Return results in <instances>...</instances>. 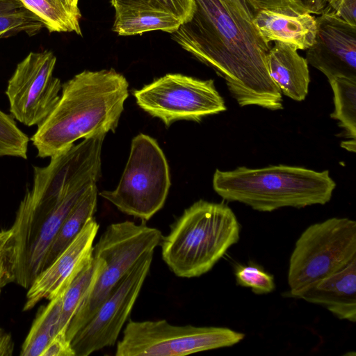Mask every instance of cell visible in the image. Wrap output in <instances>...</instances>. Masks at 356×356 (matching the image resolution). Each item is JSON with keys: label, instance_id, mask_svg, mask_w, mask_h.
Returning <instances> with one entry per match:
<instances>
[{"label": "cell", "instance_id": "cell-26", "mask_svg": "<svg viewBox=\"0 0 356 356\" xmlns=\"http://www.w3.org/2000/svg\"><path fill=\"white\" fill-rule=\"evenodd\" d=\"M116 6L154 9L170 13L181 23L188 21L193 12V0H116Z\"/></svg>", "mask_w": 356, "mask_h": 356}, {"label": "cell", "instance_id": "cell-9", "mask_svg": "<svg viewBox=\"0 0 356 356\" xmlns=\"http://www.w3.org/2000/svg\"><path fill=\"white\" fill-rule=\"evenodd\" d=\"M245 337L222 327L179 326L165 320H130L117 343L116 356H181L232 346Z\"/></svg>", "mask_w": 356, "mask_h": 356}, {"label": "cell", "instance_id": "cell-19", "mask_svg": "<svg viewBox=\"0 0 356 356\" xmlns=\"http://www.w3.org/2000/svg\"><path fill=\"white\" fill-rule=\"evenodd\" d=\"M97 184L91 186L70 211L48 250L43 270L57 258L93 217L97 207Z\"/></svg>", "mask_w": 356, "mask_h": 356}, {"label": "cell", "instance_id": "cell-2", "mask_svg": "<svg viewBox=\"0 0 356 356\" xmlns=\"http://www.w3.org/2000/svg\"><path fill=\"white\" fill-rule=\"evenodd\" d=\"M128 86L113 69L85 70L62 84L58 103L30 139L38 156L51 157L80 138L115 131Z\"/></svg>", "mask_w": 356, "mask_h": 356}, {"label": "cell", "instance_id": "cell-4", "mask_svg": "<svg viewBox=\"0 0 356 356\" xmlns=\"http://www.w3.org/2000/svg\"><path fill=\"white\" fill-rule=\"evenodd\" d=\"M240 231L227 204L200 200L185 209L162 237V258L178 277L201 276L239 241Z\"/></svg>", "mask_w": 356, "mask_h": 356}, {"label": "cell", "instance_id": "cell-30", "mask_svg": "<svg viewBox=\"0 0 356 356\" xmlns=\"http://www.w3.org/2000/svg\"><path fill=\"white\" fill-rule=\"evenodd\" d=\"M332 13L343 21L356 26V0H332L323 13Z\"/></svg>", "mask_w": 356, "mask_h": 356}, {"label": "cell", "instance_id": "cell-37", "mask_svg": "<svg viewBox=\"0 0 356 356\" xmlns=\"http://www.w3.org/2000/svg\"><path fill=\"white\" fill-rule=\"evenodd\" d=\"M115 1H116V0H111V5H112L113 6H114V5H115Z\"/></svg>", "mask_w": 356, "mask_h": 356}, {"label": "cell", "instance_id": "cell-22", "mask_svg": "<svg viewBox=\"0 0 356 356\" xmlns=\"http://www.w3.org/2000/svg\"><path fill=\"white\" fill-rule=\"evenodd\" d=\"M25 7L39 17L49 32H75L81 35L78 8L63 0H20Z\"/></svg>", "mask_w": 356, "mask_h": 356}, {"label": "cell", "instance_id": "cell-6", "mask_svg": "<svg viewBox=\"0 0 356 356\" xmlns=\"http://www.w3.org/2000/svg\"><path fill=\"white\" fill-rule=\"evenodd\" d=\"M356 259V222L333 217L307 227L289 259V296H301Z\"/></svg>", "mask_w": 356, "mask_h": 356}, {"label": "cell", "instance_id": "cell-3", "mask_svg": "<svg viewBox=\"0 0 356 356\" xmlns=\"http://www.w3.org/2000/svg\"><path fill=\"white\" fill-rule=\"evenodd\" d=\"M335 187L327 170L318 172L282 164L261 168L241 166L227 171L217 169L213 177V190L223 200L263 212L325 204L331 200Z\"/></svg>", "mask_w": 356, "mask_h": 356}, {"label": "cell", "instance_id": "cell-28", "mask_svg": "<svg viewBox=\"0 0 356 356\" xmlns=\"http://www.w3.org/2000/svg\"><path fill=\"white\" fill-rule=\"evenodd\" d=\"M16 248L13 229L0 231V289L15 282L16 273Z\"/></svg>", "mask_w": 356, "mask_h": 356}, {"label": "cell", "instance_id": "cell-23", "mask_svg": "<svg viewBox=\"0 0 356 356\" xmlns=\"http://www.w3.org/2000/svg\"><path fill=\"white\" fill-rule=\"evenodd\" d=\"M42 28V21L20 0H0V39L21 32L33 35Z\"/></svg>", "mask_w": 356, "mask_h": 356}, {"label": "cell", "instance_id": "cell-24", "mask_svg": "<svg viewBox=\"0 0 356 356\" xmlns=\"http://www.w3.org/2000/svg\"><path fill=\"white\" fill-rule=\"evenodd\" d=\"M334 95V110L330 117L339 122L348 137L356 136V80L338 78L329 81Z\"/></svg>", "mask_w": 356, "mask_h": 356}, {"label": "cell", "instance_id": "cell-35", "mask_svg": "<svg viewBox=\"0 0 356 356\" xmlns=\"http://www.w3.org/2000/svg\"><path fill=\"white\" fill-rule=\"evenodd\" d=\"M341 146L348 151L355 152V140H350L349 141L343 142Z\"/></svg>", "mask_w": 356, "mask_h": 356}, {"label": "cell", "instance_id": "cell-5", "mask_svg": "<svg viewBox=\"0 0 356 356\" xmlns=\"http://www.w3.org/2000/svg\"><path fill=\"white\" fill-rule=\"evenodd\" d=\"M100 175L81 178L52 204L23 198L11 227L16 248L15 283L29 289L42 271L46 255L63 221L86 191L97 184Z\"/></svg>", "mask_w": 356, "mask_h": 356}, {"label": "cell", "instance_id": "cell-7", "mask_svg": "<svg viewBox=\"0 0 356 356\" xmlns=\"http://www.w3.org/2000/svg\"><path fill=\"white\" fill-rule=\"evenodd\" d=\"M162 237L158 229L129 220L107 227L92 248V255L102 259L105 266L69 323L66 335L70 341L137 260L145 252L154 251Z\"/></svg>", "mask_w": 356, "mask_h": 356}, {"label": "cell", "instance_id": "cell-39", "mask_svg": "<svg viewBox=\"0 0 356 356\" xmlns=\"http://www.w3.org/2000/svg\"><path fill=\"white\" fill-rule=\"evenodd\" d=\"M0 291H1V289H0Z\"/></svg>", "mask_w": 356, "mask_h": 356}, {"label": "cell", "instance_id": "cell-34", "mask_svg": "<svg viewBox=\"0 0 356 356\" xmlns=\"http://www.w3.org/2000/svg\"><path fill=\"white\" fill-rule=\"evenodd\" d=\"M332 0H312L310 13L321 15Z\"/></svg>", "mask_w": 356, "mask_h": 356}, {"label": "cell", "instance_id": "cell-31", "mask_svg": "<svg viewBox=\"0 0 356 356\" xmlns=\"http://www.w3.org/2000/svg\"><path fill=\"white\" fill-rule=\"evenodd\" d=\"M41 356H75L66 330H59L49 341Z\"/></svg>", "mask_w": 356, "mask_h": 356}, {"label": "cell", "instance_id": "cell-38", "mask_svg": "<svg viewBox=\"0 0 356 356\" xmlns=\"http://www.w3.org/2000/svg\"><path fill=\"white\" fill-rule=\"evenodd\" d=\"M0 334H1V330H0Z\"/></svg>", "mask_w": 356, "mask_h": 356}, {"label": "cell", "instance_id": "cell-12", "mask_svg": "<svg viewBox=\"0 0 356 356\" xmlns=\"http://www.w3.org/2000/svg\"><path fill=\"white\" fill-rule=\"evenodd\" d=\"M56 56L50 51L31 52L8 80L6 95L11 116L27 127L40 125L51 113L62 89L53 76Z\"/></svg>", "mask_w": 356, "mask_h": 356}, {"label": "cell", "instance_id": "cell-27", "mask_svg": "<svg viewBox=\"0 0 356 356\" xmlns=\"http://www.w3.org/2000/svg\"><path fill=\"white\" fill-rule=\"evenodd\" d=\"M235 277L238 285L250 287L257 295L270 293L275 288L273 275L255 265H239L236 268Z\"/></svg>", "mask_w": 356, "mask_h": 356}, {"label": "cell", "instance_id": "cell-17", "mask_svg": "<svg viewBox=\"0 0 356 356\" xmlns=\"http://www.w3.org/2000/svg\"><path fill=\"white\" fill-rule=\"evenodd\" d=\"M274 42L266 57L269 76L282 94L297 102L303 101L310 82L307 61L291 46Z\"/></svg>", "mask_w": 356, "mask_h": 356}, {"label": "cell", "instance_id": "cell-13", "mask_svg": "<svg viewBox=\"0 0 356 356\" xmlns=\"http://www.w3.org/2000/svg\"><path fill=\"white\" fill-rule=\"evenodd\" d=\"M316 23L314 41L306 52L308 65L321 71L328 81L356 80V26L332 13L321 14Z\"/></svg>", "mask_w": 356, "mask_h": 356}, {"label": "cell", "instance_id": "cell-15", "mask_svg": "<svg viewBox=\"0 0 356 356\" xmlns=\"http://www.w3.org/2000/svg\"><path fill=\"white\" fill-rule=\"evenodd\" d=\"M252 23L264 40L281 42L296 50H307L314 43L316 17L308 13L259 9Z\"/></svg>", "mask_w": 356, "mask_h": 356}, {"label": "cell", "instance_id": "cell-14", "mask_svg": "<svg viewBox=\"0 0 356 356\" xmlns=\"http://www.w3.org/2000/svg\"><path fill=\"white\" fill-rule=\"evenodd\" d=\"M98 229V223L93 217L90 218L76 238L29 286L24 311L31 309L42 299L54 298L67 289L73 277L91 259Z\"/></svg>", "mask_w": 356, "mask_h": 356}, {"label": "cell", "instance_id": "cell-21", "mask_svg": "<svg viewBox=\"0 0 356 356\" xmlns=\"http://www.w3.org/2000/svg\"><path fill=\"white\" fill-rule=\"evenodd\" d=\"M104 266L105 263L102 259L92 255L73 277L63 293L58 331L67 330L72 316L97 281Z\"/></svg>", "mask_w": 356, "mask_h": 356}, {"label": "cell", "instance_id": "cell-1", "mask_svg": "<svg viewBox=\"0 0 356 356\" xmlns=\"http://www.w3.org/2000/svg\"><path fill=\"white\" fill-rule=\"evenodd\" d=\"M193 1L191 18L170 33L172 39L223 78L239 106L282 109V93L266 65L270 47L253 23L221 0Z\"/></svg>", "mask_w": 356, "mask_h": 356}, {"label": "cell", "instance_id": "cell-16", "mask_svg": "<svg viewBox=\"0 0 356 356\" xmlns=\"http://www.w3.org/2000/svg\"><path fill=\"white\" fill-rule=\"evenodd\" d=\"M321 305L341 320L356 321V259L324 278L300 298Z\"/></svg>", "mask_w": 356, "mask_h": 356}, {"label": "cell", "instance_id": "cell-32", "mask_svg": "<svg viewBox=\"0 0 356 356\" xmlns=\"http://www.w3.org/2000/svg\"><path fill=\"white\" fill-rule=\"evenodd\" d=\"M229 11L252 22L258 10L252 0H221Z\"/></svg>", "mask_w": 356, "mask_h": 356}, {"label": "cell", "instance_id": "cell-36", "mask_svg": "<svg viewBox=\"0 0 356 356\" xmlns=\"http://www.w3.org/2000/svg\"><path fill=\"white\" fill-rule=\"evenodd\" d=\"M66 4L72 7V8H78V0H63Z\"/></svg>", "mask_w": 356, "mask_h": 356}, {"label": "cell", "instance_id": "cell-29", "mask_svg": "<svg viewBox=\"0 0 356 356\" xmlns=\"http://www.w3.org/2000/svg\"><path fill=\"white\" fill-rule=\"evenodd\" d=\"M257 8L310 13L312 0H252ZM311 14V13H310Z\"/></svg>", "mask_w": 356, "mask_h": 356}, {"label": "cell", "instance_id": "cell-8", "mask_svg": "<svg viewBox=\"0 0 356 356\" xmlns=\"http://www.w3.org/2000/svg\"><path fill=\"white\" fill-rule=\"evenodd\" d=\"M170 179L162 149L153 138L140 134L131 141L128 161L116 188L99 195L122 212L144 220L164 205Z\"/></svg>", "mask_w": 356, "mask_h": 356}, {"label": "cell", "instance_id": "cell-10", "mask_svg": "<svg viewBox=\"0 0 356 356\" xmlns=\"http://www.w3.org/2000/svg\"><path fill=\"white\" fill-rule=\"evenodd\" d=\"M137 104L167 127L178 120L200 121L226 110L212 79L168 74L135 90Z\"/></svg>", "mask_w": 356, "mask_h": 356}, {"label": "cell", "instance_id": "cell-18", "mask_svg": "<svg viewBox=\"0 0 356 356\" xmlns=\"http://www.w3.org/2000/svg\"><path fill=\"white\" fill-rule=\"evenodd\" d=\"M113 31L119 35H140L147 31L160 30L175 32L181 22L175 16L149 8L116 6Z\"/></svg>", "mask_w": 356, "mask_h": 356}, {"label": "cell", "instance_id": "cell-25", "mask_svg": "<svg viewBox=\"0 0 356 356\" xmlns=\"http://www.w3.org/2000/svg\"><path fill=\"white\" fill-rule=\"evenodd\" d=\"M29 138L17 125L14 118L0 109V157L27 159Z\"/></svg>", "mask_w": 356, "mask_h": 356}, {"label": "cell", "instance_id": "cell-20", "mask_svg": "<svg viewBox=\"0 0 356 356\" xmlns=\"http://www.w3.org/2000/svg\"><path fill=\"white\" fill-rule=\"evenodd\" d=\"M65 291L49 300V302L38 312L23 343L20 352L22 356H41L58 332Z\"/></svg>", "mask_w": 356, "mask_h": 356}, {"label": "cell", "instance_id": "cell-33", "mask_svg": "<svg viewBox=\"0 0 356 356\" xmlns=\"http://www.w3.org/2000/svg\"><path fill=\"white\" fill-rule=\"evenodd\" d=\"M13 342L8 334H0V356H10L13 351Z\"/></svg>", "mask_w": 356, "mask_h": 356}, {"label": "cell", "instance_id": "cell-11", "mask_svg": "<svg viewBox=\"0 0 356 356\" xmlns=\"http://www.w3.org/2000/svg\"><path fill=\"white\" fill-rule=\"evenodd\" d=\"M154 251L145 252L122 277L89 321L72 338L75 356L115 345L148 274Z\"/></svg>", "mask_w": 356, "mask_h": 356}]
</instances>
